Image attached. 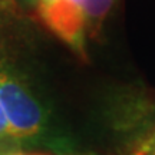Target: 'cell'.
Masks as SVG:
<instances>
[{
	"mask_svg": "<svg viewBox=\"0 0 155 155\" xmlns=\"http://www.w3.org/2000/svg\"><path fill=\"white\" fill-rule=\"evenodd\" d=\"M115 0H83L82 12L85 17V28L96 32L111 12Z\"/></svg>",
	"mask_w": 155,
	"mask_h": 155,
	"instance_id": "3957f363",
	"label": "cell"
},
{
	"mask_svg": "<svg viewBox=\"0 0 155 155\" xmlns=\"http://www.w3.org/2000/svg\"><path fill=\"white\" fill-rule=\"evenodd\" d=\"M0 104L20 145L71 150L65 138L52 129L48 112L32 88L3 61H0Z\"/></svg>",
	"mask_w": 155,
	"mask_h": 155,
	"instance_id": "6da1fadb",
	"label": "cell"
},
{
	"mask_svg": "<svg viewBox=\"0 0 155 155\" xmlns=\"http://www.w3.org/2000/svg\"><path fill=\"white\" fill-rule=\"evenodd\" d=\"M12 155H28V154H12ZM32 155H38V154H32Z\"/></svg>",
	"mask_w": 155,
	"mask_h": 155,
	"instance_id": "52a82bcc",
	"label": "cell"
},
{
	"mask_svg": "<svg viewBox=\"0 0 155 155\" xmlns=\"http://www.w3.org/2000/svg\"><path fill=\"white\" fill-rule=\"evenodd\" d=\"M40 15L45 25L58 38L83 53V30L86 28L81 6L73 5L71 0H53L40 5Z\"/></svg>",
	"mask_w": 155,
	"mask_h": 155,
	"instance_id": "7a4b0ae2",
	"label": "cell"
},
{
	"mask_svg": "<svg viewBox=\"0 0 155 155\" xmlns=\"http://www.w3.org/2000/svg\"><path fill=\"white\" fill-rule=\"evenodd\" d=\"M15 148H12V147H9V145H5V144H0V155H6V152L7 151H13ZM13 154V152H12Z\"/></svg>",
	"mask_w": 155,
	"mask_h": 155,
	"instance_id": "5b68a950",
	"label": "cell"
},
{
	"mask_svg": "<svg viewBox=\"0 0 155 155\" xmlns=\"http://www.w3.org/2000/svg\"><path fill=\"white\" fill-rule=\"evenodd\" d=\"M49 2H53V0H42V3H49Z\"/></svg>",
	"mask_w": 155,
	"mask_h": 155,
	"instance_id": "8992f818",
	"label": "cell"
},
{
	"mask_svg": "<svg viewBox=\"0 0 155 155\" xmlns=\"http://www.w3.org/2000/svg\"><path fill=\"white\" fill-rule=\"evenodd\" d=\"M0 144L9 145L12 148H17V145H20L16 138V134L12 129L10 124H9L7 118H6V114L3 111L2 104H0Z\"/></svg>",
	"mask_w": 155,
	"mask_h": 155,
	"instance_id": "277c9868",
	"label": "cell"
}]
</instances>
